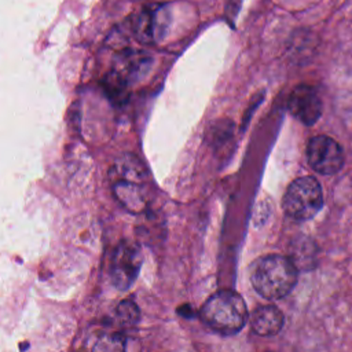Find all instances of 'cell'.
I'll return each instance as SVG.
<instances>
[{"instance_id": "6da1fadb", "label": "cell", "mask_w": 352, "mask_h": 352, "mask_svg": "<svg viewBox=\"0 0 352 352\" xmlns=\"http://www.w3.org/2000/svg\"><path fill=\"white\" fill-rule=\"evenodd\" d=\"M297 270L290 257L268 254L254 261L250 280L260 296L268 300H278L289 294L296 286Z\"/></svg>"}, {"instance_id": "7a4b0ae2", "label": "cell", "mask_w": 352, "mask_h": 352, "mask_svg": "<svg viewBox=\"0 0 352 352\" xmlns=\"http://www.w3.org/2000/svg\"><path fill=\"white\" fill-rule=\"evenodd\" d=\"M201 319L214 331L226 336L238 333L246 323L248 309L239 294L231 290L217 292L201 308Z\"/></svg>"}, {"instance_id": "3957f363", "label": "cell", "mask_w": 352, "mask_h": 352, "mask_svg": "<svg viewBox=\"0 0 352 352\" xmlns=\"http://www.w3.org/2000/svg\"><path fill=\"white\" fill-rule=\"evenodd\" d=\"M323 205V194L319 182L312 176L296 179L283 195L285 213L297 221L312 219Z\"/></svg>"}, {"instance_id": "277c9868", "label": "cell", "mask_w": 352, "mask_h": 352, "mask_svg": "<svg viewBox=\"0 0 352 352\" xmlns=\"http://www.w3.org/2000/svg\"><path fill=\"white\" fill-rule=\"evenodd\" d=\"M307 158L311 168L322 175L337 173L344 165V151L341 146L326 135H318L309 139L307 144Z\"/></svg>"}, {"instance_id": "5b68a950", "label": "cell", "mask_w": 352, "mask_h": 352, "mask_svg": "<svg viewBox=\"0 0 352 352\" xmlns=\"http://www.w3.org/2000/svg\"><path fill=\"white\" fill-rule=\"evenodd\" d=\"M142 265V253L132 241H122L116 248L111 263L110 276L114 286L120 290L128 289L136 279Z\"/></svg>"}, {"instance_id": "8992f818", "label": "cell", "mask_w": 352, "mask_h": 352, "mask_svg": "<svg viewBox=\"0 0 352 352\" xmlns=\"http://www.w3.org/2000/svg\"><path fill=\"white\" fill-rule=\"evenodd\" d=\"M153 58L148 52L125 48L120 51L111 63V72L122 78L128 85L140 81L150 70Z\"/></svg>"}, {"instance_id": "52a82bcc", "label": "cell", "mask_w": 352, "mask_h": 352, "mask_svg": "<svg viewBox=\"0 0 352 352\" xmlns=\"http://www.w3.org/2000/svg\"><path fill=\"white\" fill-rule=\"evenodd\" d=\"M287 107L290 113L305 125L315 124L322 116L323 109L318 91L308 84L297 85L292 91Z\"/></svg>"}, {"instance_id": "ba28073f", "label": "cell", "mask_w": 352, "mask_h": 352, "mask_svg": "<svg viewBox=\"0 0 352 352\" xmlns=\"http://www.w3.org/2000/svg\"><path fill=\"white\" fill-rule=\"evenodd\" d=\"M283 326V314L275 305H261L252 315V329L258 336H275Z\"/></svg>"}, {"instance_id": "9c48e42d", "label": "cell", "mask_w": 352, "mask_h": 352, "mask_svg": "<svg viewBox=\"0 0 352 352\" xmlns=\"http://www.w3.org/2000/svg\"><path fill=\"white\" fill-rule=\"evenodd\" d=\"M158 15L154 7L142 10L133 19V34L140 43H153L157 36Z\"/></svg>"}, {"instance_id": "30bf717a", "label": "cell", "mask_w": 352, "mask_h": 352, "mask_svg": "<svg viewBox=\"0 0 352 352\" xmlns=\"http://www.w3.org/2000/svg\"><path fill=\"white\" fill-rule=\"evenodd\" d=\"M103 89L109 99L116 104L125 103L129 96V85L111 70L103 78Z\"/></svg>"}, {"instance_id": "8fae6325", "label": "cell", "mask_w": 352, "mask_h": 352, "mask_svg": "<svg viewBox=\"0 0 352 352\" xmlns=\"http://www.w3.org/2000/svg\"><path fill=\"white\" fill-rule=\"evenodd\" d=\"M92 352H125L124 338L120 334L103 336L98 340Z\"/></svg>"}, {"instance_id": "7c38bea8", "label": "cell", "mask_w": 352, "mask_h": 352, "mask_svg": "<svg viewBox=\"0 0 352 352\" xmlns=\"http://www.w3.org/2000/svg\"><path fill=\"white\" fill-rule=\"evenodd\" d=\"M117 316L124 324H135L139 319V309L132 300H124L117 308Z\"/></svg>"}]
</instances>
